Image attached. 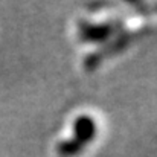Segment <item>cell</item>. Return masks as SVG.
Masks as SVG:
<instances>
[{
    "mask_svg": "<svg viewBox=\"0 0 157 157\" xmlns=\"http://www.w3.org/2000/svg\"><path fill=\"white\" fill-rule=\"evenodd\" d=\"M137 37V32L133 31H122L117 35H114L111 40H108V43L102 46V49H99L98 52L89 53L84 59V67L87 70H95L96 67L101 66V63L105 58L119 55L121 52H124L127 48H130L134 41V38Z\"/></svg>",
    "mask_w": 157,
    "mask_h": 157,
    "instance_id": "1",
    "label": "cell"
},
{
    "mask_svg": "<svg viewBox=\"0 0 157 157\" xmlns=\"http://www.w3.org/2000/svg\"><path fill=\"white\" fill-rule=\"evenodd\" d=\"M124 23L122 20H110L104 23H89L79 21L78 25V37L84 43H104L111 40L114 35L122 32Z\"/></svg>",
    "mask_w": 157,
    "mask_h": 157,
    "instance_id": "2",
    "label": "cell"
},
{
    "mask_svg": "<svg viewBox=\"0 0 157 157\" xmlns=\"http://www.w3.org/2000/svg\"><path fill=\"white\" fill-rule=\"evenodd\" d=\"M96 130H98L96 124L90 116H87V114L78 116L73 122V133H75L73 139H76L81 145H86L95 139Z\"/></svg>",
    "mask_w": 157,
    "mask_h": 157,
    "instance_id": "3",
    "label": "cell"
},
{
    "mask_svg": "<svg viewBox=\"0 0 157 157\" xmlns=\"http://www.w3.org/2000/svg\"><path fill=\"white\" fill-rule=\"evenodd\" d=\"M82 148H84V145H81L76 139H66L56 145V151L64 157L76 156L78 153L82 151Z\"/></svg>",
    "mask_w": 157,
    "mask_h": 157,
    "instance_id": "4",
    "label": "cell"
}]
</instances>
